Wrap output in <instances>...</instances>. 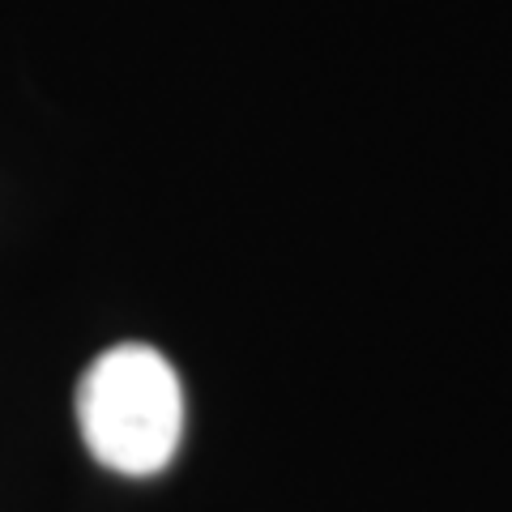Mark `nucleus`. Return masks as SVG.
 I'll use <instances>...</instances> for the list:
<instances>
[{"mask_svg":"<svg viewBox=\"0 0 512 512\" xmlns=\"http://www.w3.org/2000/svg\"><path fill=\"white\" fill-rule=\"evenodd\" d=\"M77 427L107 470L128 478L167 470L184 436L180 376L154 346H111L77 384Z\"/></svg>","mask_w":512,"mask_h":512,"instance_id":"nucleus-1","label":"nucleus"}]
</instances>
